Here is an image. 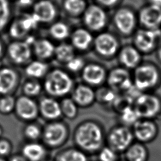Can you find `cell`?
<instances>
[{"label":"cell","mask_w":161,"mask_h":161,"mask_svg":"<svg viewBox=\"0 0 161 161\" xmlns=\"http://www.w3.org/2000/svg\"><path fill=\"white\" fill-rule=\"evenodd\" d=\"M43 87L50 96L63 98L72 92L74 88V80L65 70L53 69L46 75Z\"/></svg>","instance_id":"1"},{"label":"cell","mask_w":161,"mask_h":161,"mask_svg":"<svg viewBox=\"0 0 161 161\" xmlns=\"http://www.w3.org/2000/svg\"><path fill=\"white\" fill-rule=\"evenodd\" d=\"M135 87L141 92H150L161 82V72L158 67L152 62H142L132 74Z\"/></svg>","instance_id":"2"},{"label":"cell","mask_w":161,"mask_h":161,"mask_svg":"<svg viewBox=\"0 0 161 161\" xmlns=\"http://www.w3.org/2000/svg\"><path fill=\"white\" fill-rule=\"evenodd\" d=\"M75 138L77 143L82 148L95 150L99 148L102 143L103 131L97 123L86 121L77 128Z\"/></svg>","instance_id":"3"},{"label":"cell","mask_w":161,"mask_h":161,"mask_svg":"<svg viewBox=\"0 0 161 161\" xmlns=\"http://www.w3.org/2000/svg\"><path fill=\"white\" fill-rule=\"evenodd\" d=\"M133 108L140 118L151 119L161 113V99L150 92H142L135 98Z\"/></svg>","instance_id":"4"},{"label":"cell","mask_w":161,"mask_h":161,"mask_svg":"<svg viewBox=\"0 0 161 161\" xmlns=\"http://www.w3.org/2000/svg\"><path fill=\"white\" fill-rule=\"evenodd\" d=\"M161 40V29L142 28L133 33V45L142 53H150L158 48Z\"/></svg>","instance_id":"5"},{"label":"cell","mask_w":161,"mask_h":161,"mask_svg":"<svg viewBox=\"0 0 161 161\" xmlns=\"http://www.w3.org/2000/svg\"><path fill=\"white\" fill-rule=\"evenodd\" d=\"M92 47L97 55L104 58L116 55L120 49L117 37L108 31H101L94 37Z\"/></svg>","instance_id":"6"},{"label":"cell","mask_w":161,"mask_h":161,"mask_svg":"<svg viewBox=\"0 0 161 161\" xmlns=\"http://www.w3.org/2000/svg\"><path fill=\"white\" fill-rule=\"evenodd\" d=\"M108 86L118 94L128 93L133 87L132 75L123 67L112 69L107 75Z\"/></svg>","instance_id":"7"},{"label":"cell","mask_w":161,"mask_h":161,"mask_svg":"<svg viewBox=\"0 0 161 161\" xmlns=\"http://www.w3.org/2000/svg\"><path fill=\"white\" fill-rule=\"evenodd\" d=\"M113 23L119 33L123 36H129L136 30L138 17L130 9L122 8L114 13Z\"/></svg>","instance_id":"8"},{"label":"cell","mask_w":161,"mask_h":161,"mask_svg":"<svg viewBox=\"0 0 161 161\" xmlns=\"http://www.w3.org/2000/svg\"><path fill=\"white\" fill-rule=\"evenodd\" d=\"M82 21L86 28L92 32L99 33L106 27L108 17L105 10L97 5L86 8L82 14Z\"/></svg>","instance_id":"9"},{"label":"cell","mask_w":161,"mask_h":161,"mask_svg":"<svg viewBox=\"0 0 161 161\" xmlns=\"http://www.w3.org/2000/svg\"><path fill=\"white\" fill-rule=\"evenodd\" d=\"M138 21L142 28L147 29H160L161 8L150 4L143 7L137 14Z\"/></svg>","instance_id":"10"},{"label":"cell","mask_w":161,"mask_h":161,"mask_svg":"<svg viewBox=\"0 0 161 161\" xmlns=\"http://www.w3.org/2000/svg\"><path fill=\"white\" fill-rule=\"evenodd\" d=\"M107 75L105 68L96 62L86 64L81 71L82 79L84 83L92 87L101 86L106 81Z\"/></svg>","instance_id":"11"},{"label":"cell","mask_w":161,"mask_h":161,"mask_svg":"<svg viewBox=\"0 0 161 161\" xmlns=\"http://www.w3.org/2000/svg\"><path fill=\"white\" fill-rule=\"evenodd\" d=\"M117 55L121 67L128 70L135 69L142 63V53L133 45L123 47Z\"/></svg>","instance_id":"12"},{"label":"cell","mask_w":161,"mask_h":161,"mask_svg":"<svg viewBox=\"0 0 161 161\" xmlns=\"http://www.w3.org/2000/svg\"><path fill=\"white\" fill-rule=\"evenodd\" d=\"M39 23H53L57 17V8L48 0H42L36 3L33 7V13Z\"/></svg>","instance_id":"13"},{"label":"cell","mask_w":161,"mask_h":161,"mask_svg":"<svg viewBox=\"0 0 161 161\" xmlns=\"http://www.w3.org/2000/svg\"><path fill=\"white\" fill-rule=\"evenodd\" d=\"M71 97L79 107L86 108L96 101V92L92 86L86 84H79L73 88Z\"/></svg>","instance_id":"14"},{"label":"cell","mask_w":161,"mask_h":161,"mask_svg":"<svg viewBox=\"0 0 161 161\" xmlns=\"http://www.w3.org/2000/svg\"><path fill=\"white\" fill-rule=\"evenodd\" d=\"M109 140L111 147L114 149L123 150L131 143L133 134L126 126H117L111 131Z\"/></svg>","instance_id":"15"},{"label":"cell","mask_w":161,"mask_h":161,"mask_svg":"<svg viewBox=\"0 0 161 161\" xmlns=\"http://www.w3.org/2000/svg\"><path fill=\"white\" fill-rule=\"evenodd\" d=\"M70 43L75 50L86 51L92 46L94 37L86 27L75 29L70 35Z\"/></svg>","instance_id":"16"},{"label":"cell","mask_w":161,"mask_h":161,"mask_svg":"<svg viewBox=\"0 0 161 161\" xmlns=\"http://www.w3.org/2000/svg\"><path fill=\"white\" fill-rule=\"evenodd\" d=\"M133 132L139 140L146 142L154 138L157 133V128L150 119L141 118L133 125Z\"/></svg>","instance_id":"17"},{"label":"cell","mask_w":161,"mask_h":161,"mask_svg":"<svg viewBox=\"0 0 161 161\" xmlns=\"http://www.w3.org/2000/svg\"><path fill=\"white\" fill-rule=\"evenodd\" d=\"M67 133V128L62 123L52 122L45 129V140L50 145H59L65 138Z\"/></svg>","instance_id":"18"},{"label":"cell","mask_w":161,"mask_h":161,"mask_svg":"<svg viewBox=\"0 0 161 161\" xmlns=\"http://www.w3.org/2000/svg\"><path fill=\"white\" fill-rule=\"evenodd\" d=\"M39 109L42 116L48 119L55 120L62 115L60 102L51 96L43 97L41 100Z\"/></svg>","instance_id":"19"},{"label":"cell","mask_w":161,"mask_h":161,"mask_svg":"<svg viewBox=\"0 0 161 161\" xmlns=\"http://www.w3.org/2000/svg\"><path fill=\"white\" fill-rule=\"evenodd\" d=\"M9 53L11 58L17 64L27 62L31 55L30 45L25 42H14L9 47Z\"/></svg>","instance_id":"20"},{"label":"cell","mask_w":161,"mask_h":161,"mask_svg":"<svg viewBox=\"0 0 161 161\" xmlns=\"http://www.w3.org/2000/svg\"><path fill=\"white\" fill-rule=\"evenodd\" d=\"M17 111L19 115L25 119H32L36 117L38 113L37 104L30 98L21 97L17 101Z\"/></svg>","instance_id":"21"},{"label":"cell","mask_w":161,"mask_h":161,"mask_svg":"<svg viewBox=\"0 0 161 161\" xmlns=\"http://www.w3.org/2000/svg\"><path fill=\"white\" fill-rule=\"evenodd\" d=\"M33 45L34 52L40 59L46 60L54 56L55 46L50 40L42 38L36 40Z\"/></svg>","instance_id":"22"},{"label":"cell","mask_w":161,"mask_h":161,"mask_svg":"<svg viewBox=\"0 0 161 161\" xmlns=\"http://www.w3.org/2000/svg\"><path fill=\"white\" fill-rule=\"evenodd\" d=\"M75 50L71 43L61 42L55 46L53 57L59 62L65 64L75 55Z\"/></svg>","instance_id":"23"},{"label":"cell","mask_w":161,"mask_h":161,"mask_svg":"<svg viewBox=\"0 0 161 161\" xmlns=\"http://www.w3.org/2000/svg\"><path fill=\"white\" fill-rule=\"evenodd\" d=\"M16 81L15 72L8 68L0 70V93H7L14 86Z\"/></svg>","instance_id":"24"},{"label":"cell","mask_w":161,"mask_h":161,"mask_svg":"<svg viewBox=\"0 0 161 161\" xmlns=\"http://www.w3.org/2000/svg\"><path fill=\"white\" fill-rule=\"evenodd\" d=\"M69 26L63 21H54L49 28V34L51 37L57 41H64L70 35Z\"/></svg>","instance_id":"25"},{"label":"cell","mask_w":161,"mask_h":161,"mask_svg":"<svg viewBox=\"0 0 161 161\" xmlns=\"http://www.w3.org/2000/svg\"><path fill=\"white\" fill-rule=\"evenodd\" d=\"M48 65L43 61L35 60L29 64L26 68V73L33 78H41L47 74Z\"/></svg>","instance_id":"26"},{"label":"cell","mask_w":161,"mask_h":161,"mask_svg":"<svg viewBox=\"0 0 161 161\" xmlns=\"http://www.w3.org/2000/svg\"><path fill=\"white\" fill-rule=\"evenodd\" d=\"M96 92V101L103 104H111L114 101L118 93L109 86L99 87Z\"/></svg>","instance_id":"27"},{"label":"cell","mask_w":161,"mask_h":161,"mask_svg":"<svg viewBox=\"0 0 161 161\" xmlns=\"http://www.w3.org/2000/svg\"><path fill=\"white\" fill-rule=\"evenodd\" d=\"M84 0H65L64 8L65 12L72 16L82 15L86 9Z\"/></svg>","instance_id":"28"},{"label":"cell","mask_w":161,"mask_h":161,"mask_svg":"<svg viewBox=\"0 0 161 161\" xmlns=\"http://www.w3.org/2000/svg\"><path fill=\"white\" fill-rule=\"evenodd\" d=\"M62 114L69 119H74L78 113V105L72 97H64L60 102Z\"/></svg>","instance_id":"29"},{"label":"cell","mask_w":161,"mask_h":161,"mask_svg":"<svg viewBox=\"0 0 161 161\" xmlns=\"http://www.w3.org/2000/svg\"><path fill=\"white\" fill-rule=\"evenodd\" d=\"M135 99L127 94H118L112 104L113 108L118 113H121L125 109L133 106Z\"/></svg>","instance_id":"30"},{"label":"cell","mask_w":161,"mask_h":161,"mask_svg":"<svg viewBox=\"0 0 161 161\" xmlns=\"http://www.w3.org/2000/svg\"><path fill=\"white\" fill-rule=\"evenodd\" d=\"M25 156L31 161H38L44 155L43 147L38 143H30L23 148Z\"/></svg>","instance_id":"31"},{"label":"cell","mask_w":161,"mask_h":161,"mask_svg":"<svg viewBox=\"0 0 161 161\" xmlns=\"http://www.w3.org/2000/svg\"><path fill=\"white\" fill-rule=\"evenodd\" d=\"M126 156L130 161H145L147 158V152L143 146L134 145L128 149Z\"/></svg>","instance_id":"32"},{"label":"cell","mask_w":161,"mask_h":161,"mask_svg":"<svg viewBox=\"0 0 161 161\" xmlns=\"http://www.w3.org/2000/svg\"><path fill=\"white\" fill-rule=\"evenodd\" d=\"M57 161H87L86 155L80 151L70 150L61 154Z\"/></svg>","instance_id":"33"},{"label":"cell","mask_w":161,"mask_h":161,"mask_svg":"<svg viewBox=\"0 0 161 161\" xmlns=\"http://www.w3.org/2000/svg\"><path fill=\"white\" fill-rule=\"evenodd\" d=\"M119 114L122 121L126 125H134L137 121L141 119L133 106L125 109L119 113Z\"/></svg>","instance_id":"34"},{"label":"cell","mask_w":161,"mask_h":161,"mask_svg":"<svg viewBox=\"0 0 161 161\" xmlns=\"http://www.w3.org/2000/svg\"><path fill=\"white\" fill-rule=\"evenodd\" d=\"M86 64L82 57L75 55L68 62L65 64L67 69L73 73L81 72Z\"/></svg>","instance_id":"35"},{"label":"cell","mask_w":161,"mask_h":161,"mask_svg":"<svg viewBox=\"0 0 161 161\" xmlns=\"http://www.w3.org/2000/svg\"><path fill=\"white\" fill-rule=\"evenodd\" d=\"M9 16V7L7 0H0V30L6 25Z\"/></svg>","instance_id":"36"},{"label":"cell","mask_w":161,"mask_h":161,"mask_svg":"<svg viewBox=\"0 0 161 161\" xmlns=\"http://www.w3.org/2000/svg\"><path fill=\"white\" fill-rule=\"evenodd\" d=\"M19 21L22 26L23 27V28L25 30L26 32L35 28L38 23H39V22L36 19V18L33 16V14L26 15L25 17H24L23 19H20Z\"/></svg>","instance_id":"37"},{"label":"cell","mask_w":161,"mask_h":161,"mask_svg":"<svg viewBox=\"0 0 161 161\" xmlns=\"http://www.w3.org/2000/svg\"><path fill=\"white\" fill-rule=\"evenodd\" d=\"M41 84L35 81H31L27 82L24 86V91L25 93L31 96L38 95L42 91Z\"/></svg>","instance_id":"38"},{"label":"cell","mask_w":161,"mask_h":161,"mask_svg":"<svg viewBox=\"0 0 161 161\" xmlns=\"http://www.w3.org/2000/svg\"><path fill=\"white\" fill-rule=\"evenodd\" d=\"M10 33L11 35L16 38H19L24 36L27 32L22 26L20 21H17L14 22L10 28Z\"/></svg>","instance_id":"39"},{"label":"cell","mask_w":161,"mask_h":161,"mask_svg":"<svg viewBox=\"0 0 161 161\" xmlns=\"http://www.w3.org/2000/svg\"><path fill=\"white\" fill-rule=\"evenodd\" d=\"M14 105V101L12 97L8 96L0 101V109L4 112L11 111Z\"/></svg>","instance_id":"40"},{"label":"cell","mask_w":161,"mask_h":161,"mask_svg":"<svg viewBox=\"0 0 161 161\" xmlns=\"http://www.w3.org/2000/svg\"><path fill=\"white\" fill-rule=\"evenodd\" d=\"M99 159L101 161H114L116 155L113 150L109 148H104L99 153Z\"/></svg>","instance_id":"41"},{"label":"cell","mask_w":161,"mask_h":161,"mask_svg":"<svg viewBox=\"0 0 161 161\" xmlns=\"http://www.w3.org/2000/svg\"><path fill=\"white\" fill-rule=\"evenodd\" d=\"M25 133L29 138L31 139H36L39 137L40 135V130L36 125H30L26 127Z\"/></svg>","instance_id":"42"},{"label":"cell","mask_w":161,"mask_h":161,"mask_svg":"<svg viewBox=\"0 0 161 161\" xmlns=\"http://www.w3.org/2000/svg\"><path fill=\"white\" fill-rule=\"evenodd\" d=\"M9 151V145L6 142H0V154L6 155Z\"/></svg>","instance_id":"43"},{"label":"cell","mask_w":161,"mask_h":161,"mask_svg":"<svg viewBox=\"0 0 161 161\" xmlns=\"http://www.w3.org/2000/svg\"><path fill=\"white\" fill-rule=\"evenodd\" d=\"M99 3L106 7H111L114 5L118 0H97Z\"/></svg>","instance_id":"44"},{"label":"cell","mask_w":161,"mask_h":161,"mask_svg":"<svg viewBox=\"0 0 161 161\" xmlns=\"http://www.w3.org/2000/svg\"><path fill=\"white\" fill-rule=\"evenodd\" d=\"M32 0H19V4L22 6H28L31 4Z\"/></svg>","instance_id":"45"},{"label":"cell","mask_w":161,"mask_h":161,"mask_svg":"<svg viewBox=\"0 0 161 161\" xmlns=\"http://www.w3.org/2000/svg\"><path fill=\"white\" fill-rule=\"evenodd\" d=\"M150 4L156 5L161 8V0H150Z\"/></svg>","instance_id":"46"},{"label":"cell","mask_w":161,"mask_h":161,"mask_svg":"<svg viewBox=\"0 0 161 161\" xmlns=\"http://www.w3.org/2000/svg\"><path fill=\"white\" fill-rule=\"evenodd\" d=\"M157 58L159 60V62H161V45L159 46L157 48Z\"/></svg>","instance_id":"47"},{"label":"cell","mask_w":161,"mask_h":161,"mask_svg":"<svg viewBox=\"0 0 161 161\" xmlns=\"http://www.w3.org/2000/svg\"><path fill=\"white\" fill-rule=\"evenodd\" d=\"M11 161H25V160L21 158L16 157V158H14Z\"/></svg>","instance_id":"48"},{"label":"cell","mask_w":161,"mask_h":161,"mask_svg":"<svg viewBox=\"0 0 161 161\" xmlns=\"http://www.w3.org/2000/svg\"><path fill=\"white\" fill-rule=\"evenodd\" d=\"M1 50H2V47H1V43H0V53H1Z\"/></svg>","instance_id":"49"},{"label":"cell","mask_w":161,"mask_h":161,"mask_svg":"<svg viewBox=\"0 0 161 161\" xmlns=\"http://www.w3.org/2000/svg\"><path fill=\"white\" fill-rule=\"evenodd\" d=\"M0 161H3V160H1V159H0Z\"/></svg>","instance_id":"50"},{"label":"cell","mask_w":161,"mask_h":161,"mask_svg":"<svg viewBox=\"0 0 161 161\" xmlns=\"http://www.w3.org/2000/svg\"><path fill=\"white\" fill-rule=\"evenodd\" d=\"M0 134H1V130H0Z\"/></svg>","instance_id":"51"}]
</instances>
